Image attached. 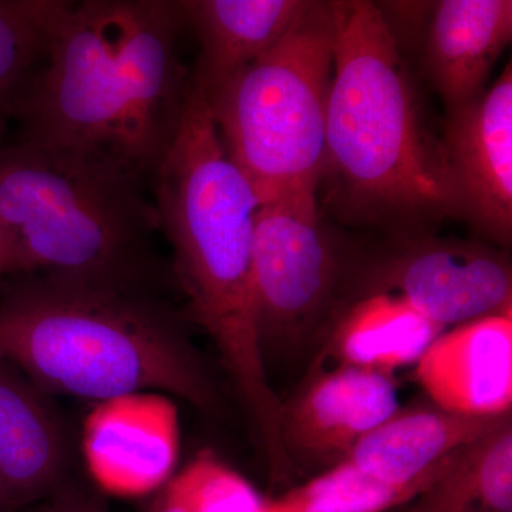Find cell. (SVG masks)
<instances>
[{
	"label": "cell",
	"instance_id": "cell-24",
	"mask_svg": "<svg viewBox=\"0 0 512 512\" xmlns=\"http://www.w3.org/2000/svg\"><path fill=\"white\" fill-rule=\"evenodd\" d=\"M8 508V505H6L5 498H3L2 493H0V511L6 510Z\"/></svg>",
	"mask_w": 512,
	"mask_h": 512
},
{
	"label": "cell",
	"instance_id": "cell-20",
	"mask_svg": "<svg viewBox=\"0 0 512 512\" xmlns=\"http://www.w3.org/2000/svg\"><path fill=\"white\" fill-rule=\"evenodd\" d=\"M430 485L383 483L340 461L278 497H265L261 512H386L412 503Z\"/></svg>",
	"mask_w": 512,
	"mask_h": 512
},
{
	"label": "cell",
	"instance_id": "cell-10",
	"mask_svg": "<svg viewBox=\"0 0 512 512\" xmlns=\"http://www.w3.org/2000/svg\"><path fill=\"white\" fill-rule=\"evenodd\" d=\"M448 173L466 221L488 241L512 239V66L480 99L447 114L443 137Z\"/></svg>",
	"mask_w": 512,
	"mask_h": 512
},
{
	"label": "cell",
	"instance_id": "cell-15",
	"mask_svg": "<svg viewBox=\"0 0 512 512\" xmlns=\"http://www.w3.org/2000/svg\"><path fill=\"white\" fill-rule=\"evenodd\" d=\"M66 461V436L46 393L0 356V493L8 508L55 490Z\"/></svg>",
	"mask_w": 512,
	"mask_h": 512
},
{
	"label": "cell",
	"instance_id": "cell-11",
	"mask_svg": "<svg viewBox=\"0 0 512 512\" xmlns=\"http://www.w3.org/2000/svg\"><path fill=\"white\" fill-rule=\"evenodd\" d=\"M397 409L393 373L350 365L319 367L282 403V443L296 473L302 466L326 470Z\"/></svg>",
	"mask_w": 512,
	"mask_h": 512
},
{
	"label": "cell",
	"instance_id": "cell-16",
	"mask_svg": "<svg viewBox=\"0 0 512 512\" xmlns=\"http://www.w3.org/2000/svg\"><path fill=\"white\" fill-rule=\"evenodd\" d=\"M309 0H181L200 56L191 80L211 99L284 37Z\"/></svg>",
	"mask_w": 512,
	"mask_h": 512
},
{
	"label": "cell",
	"instance_id": "cell-6",
	"mask_svg": "<svg viewBox=\"0 0 512 512\" xmlns=\"http://www.w3.org/2000/svg\"><path fill=\"white\" fill-rule=\"evenodd\" d=\"M333 47L332 2L309 0L276 45L207 100L229 160L262 205L319 190Z\"/></svg>",
	"mask_w": 512,
	"mask_h": 512
},
{
	"label": "cell",
	"instance_id": "cell-23",
	"mask_svg": "<svg viewBox=\"0 0 512 512\" xmlns=\"http://www.w3.org/2000/svg\"><path fill=\"white\" fill-rule=\"evenodd\" d=\"M6 275H12V255H10L8 239L0 229V279Z\"/></svg>",
	"mask_w": 512,
	"mask_h": 512
},
{
	"label": "cell",
	"instance_id": "cell-3",
	"mask_svg": "<svg viewBox=\"0 0 512 512\" xmlns=\"http://www.w3.org/2000/svg\"><path fill=\"white\" fill-rule=\"evenodd\" d=\"M0 356L46 394L97 403L150 390L220 406L197 350L150 293L28 276L0 295Z\"/></svg>",
	"mask_w": 512,
	"mask_h": 512
},
{
	"label": "cell",
	"instance_id": "cell-14",
	"mask_svg": "<svg viewBox=\"0 0 512 512\" xmlns=\"http://www.w3.org/2000/svg\"><path fill=\"white\" fill-rule=\"evenodd\" d=\"M511 39V0L433 3L423 62L447 114L483 96L488 76Z\"/></svg>",
	"mask_w": 512,
	"mask_h": 512
},
{
	"label": "cell",
	"instance_id": "cell-17",
	"mask_svg": "<svg viewBox=\"0 0 512 512\" xmlns=\"http://www.w3.org/2000/svg\"><path fill=\"white\" fill-rule=\"evenodd\" d=\"M444 330L399 295L349 285L320 340L318 363L335 357L338 365L393 373L416 365Z\"/></svg>",
	"mask_w": 512,
	"mask_h": 512
},
{
	"label": "cell",
	"instance_id": "cell-8",
	"mask_svg": "<svg viewBox=\"0 0 512 512\" xmlns=\"http://www.w3.org/2000/svg\"><path fill=\"white\" fill-rule=\"evenodd\" d=\"M350 286L399 295L447 329L512 309L511 261L503 249L427 234L357 259Z\"/></svg>",
	"mask_w": 512,
	"mask_h": 512
},
{
	"label": "cell",
	"instance_id": "cell-18",
	"mask_svg": "<svg viewBox=\"0 0 512 512\" xmlns=\"http://www.w3.org/2000/svg\"><path fill=\"white\" fill-rule=\"evenodd\" d=\"M403 512H512V417L463 448Z\"/></svg>",
	"mask_w": 512,
	"mask_h": 512
},
{
	"label": "cell",
	"instance_id": "cell-1",
	"mask_svg": "<svg viewBox=\"0 0 512 512\" xmlns=\"http://www.w3.org/2000/svg\"><path fill=\"white\" fill-rule=\"evenodd\" d=\"M181 0H70L18 111L20 143L69 151L148 183L183 117Z\"/></svg>",
	"mask_w": 512,
	"mask_h": 512
},
{
	"label": "cell",
	"instance_id": "cell-21",
	"mask_svg": "<svg viewBox=\"0 0 512 512\" xmlns=\"http://www.w3.org/2000/svg\"><path fill=\"white\" fill-rule=\"evenodd\" d=\"M434 2H382L376 3L380 15L389 29L390 35L396 40L397 46L403 50L404 43L416 42L419 37L423 43L429 25ZM403 53V52H402Z\"/></svg>",
	"mask_w": 512,
	"mask_h": 512
},
{
	"label": "cell",
	"instance_id": "cell-2",
	"mask_svg": "<svg viewBox=\"0 0 512 512\" xmlns=\"http://www.w3.org/2000/svg\"><path fill=\"white\" fill-rule=\"evenodd\" d=\"M335 47L326 161L333 210L349 224L426 234L460 220L441 137L427 126L409 67L369 0H333ZM320 183V184H322Z\"/></svg>",
	"mask_w": 512,
	"mask_h": 512
},
{
	"label": "cell",
	"instance_id": "cell-19",
	"mask_svg": "<svg viewBox=\"0 0 512 512\" xmlns=\"http://www.w3.org/2000/svg\"><path fill=\"white\" fill-rule=\"evenodd\" d=\"M70 0H0V146L42 69Z\"/></svg>",
	"mask_w": 512,
	"mask_h": 512
},
{
	"label": "cell",
	"instance_id": "cell-13",
	"mask_svg": "<svg viewBox=\"0 0 512 512\" xmlns=\"http://www.w3.org/2000/svg\"><path fill=\"white\" fill-rule=\"evenodd\" d=\"M450 412L430 400L397 409L367 433L342 461L383 483L433 484L463 448L510 419ZM340 463V461H339Z\"/></svg>",
	"mask_w": 512,
	"mask_h": 512
},
{
	"label": "cell",
	"instance_id": "cell-22",
	"mask_svg": "<svg viewBox=\"0 0 512 512\" xmlns=\"http://www.w3.org/2000/svg\"><path fill=\"white\" fill-rule=\"evenodd\" d=\"M47 512H107L100 501L83 493H66Z\"/></svg>",
	"mask_w": 512,
	"mask_h": 512
},
{
	"label": "cell",
	"instance_id": "cell-12",
	"mask_svg": "<svg viewBox=\"0 0 512 512\" xmlns=\"http://www.w3.org/2000/svg\"><path fill=\"white\" fill-rule=\"evenodd\" d=\"M416 365L431 403L466 416L511 413L512 309L444 330Z\"/></svg>",
	"mask_w": 512,
	"mask_h": 512
},
{
	"label": "cell",
	"instance_id": "cell-5",
	"mask_svg": "<svg viewBox=\"0 0 512 512\" xmlns=\"http://www.w3.org/2000/svg\"><path fill=\"white\" fill-rule=\"evenodd\" d=\"M146 184L97 158L0 146V229L12 275L150 293L160 222Z\"/></svg>",
	"mask_w": 512,
	"mask_h": 512
},
{
	"label": "cell",
	"instance_id": "cell-9",
	"mask_svg": "<svg viewBox=\"0 0 512 512\" xmlns=\"http://www.w3.org/2000/svg\"><path fill=\"white\" fill-rule=\"evenodd\" d=\"M82 453L103 493L128 500L157 494L177 473V406L150 390L97 402L84 419Z\"/></svg>",
	"mask_w": 512,
	"mask_h": 512
},
{
	"label": "cell",
	"instance_id": "cell-4",
	"mask_svg": "<svg viewBox=\"0 0 512 512\" xmlns=\"http://www.w3.org/2000/svg\"><path fill=\"white\" fill-rule=\"evenodd\" d=\"M148 184L188 315L210 335L238 392H259L268 369L256 320L252 245L262 202L229 160L210 104L191 76L180 127Z\"/></svg>",
	"mask_w": 512,
	"mask_h": 512
},
{
	"label": "cell",
	"instance_id": "cell-7",
	"mask_svg": "<svg viewBox=\"0 0 512 512\" xmlns=\"http://www.w3.org/2000/svg\"><path fill=\"white\" fill-rule=\"evenodd\" d=\"M356 261L320 220L316 195L279 198L259 208L252 288L265 357L301 355L322 340Z\"/></svg>",
	"mask_w": 512,
	"mask_h": 512
}]
</instances>
